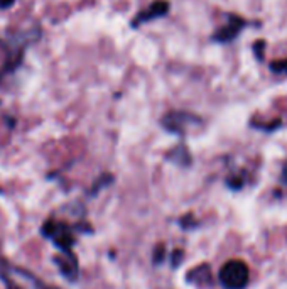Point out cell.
Segmentation results:
<instances>
[{"instance_id": "1", "label": "cell", "mask_w": 287, "mask_h": 289, "mask_svg": "<svg viewBox=\"0 0 287 289\" xmlns=\"http://www.w3.org/2000/svg\"><path fill=\"white\" fill-rule=\"evenodd\" d=\"M249 268L244 260H228L220 269V282L225 289H244L249 284Z\"/></svg>"}, {"instance_id": "3", "label": "cell", "mask_w": 287, "mask_h": 289, "mask_svg": "<svg viewBox=\"0 0 287 289\" xmlns=\"http://www.w3.org/2000/svg\"><path fill=\"white\" fill-rule=\"evenodd\" d=\"M42 232L46 237H52L54 244L59 248H63L66 254H71V246H73V237L69 234V230L66 228L64 225H57V224H47L42 228Z\"/></svg>"}, {"instance_id": "11", "label": "cell", "mask_w": 287, "mask_h": 289, "mask_svg": "<svg viewBox=\"0 0 287 289\" xmlns=\"http://www.w3.org/2000/svg\"><path fill=\"white\" fill-rule=\"evenodd\" d=\"M15 0H0V8H8Z\"/></svg>"}, {"instance_id": "4", "label": "cell", "mask_w": 287, "mask_h": 289, "mask_svg": "<svg viewBox=\"0 0 287 289\" xmlns=\"http://www.w3.org/2000/svg\"><path fill=\"white\" fill-rule=\"evenodd\" d=\"M167 10H169V4H167L166 0H157V2H154L149 8H145V10L140 12V14L134 19V22H132V26L137 28V26L144 24V22H149V20L157 19V17H162V16L167 14Z\"/></svg>"}, {"instance_id": "12", "label": "cell", "mask_w": 287, "mask_h": 289, "mask_svg": "<svg viewBox=\"0 0 287 289\" xmlns=\"http://www.w3.org/2000/svg\"><path fill=\"white\" fill-rule=\"evenodd\" d=\"M284 180L287 181V164H286V168H284Z\"/></svg>"}, {"instance_id": "9", "label": "cell", "mask_w": 287, "mask_h": 289, "mask_svg": "<svg viewBox=\"0 0 287 289\" xmlns=\"http://www.w3.org/2000/svg\"><path fill=\"white\" fill-rule=\"evenodd\" d=\"M162 254H164V247L159 246V247H157V250H156V256H154V262H156V264H161Z\"/></svg>"}, {"instance_id": "2", "label": "cell", "mask_w": 287, "mask_h": 289, "mask_svg": "<svg viewBox=\"0 0 287 289\" xmlns=\"http://www.w3.org/2000/svg\"><path fill=\"white\" fill-rule=\"evenodd\" d=\"M247 20L244 17L237 16V14H228L227 16V24L223 28H220L216 32L211 36L215 42H222V44H228L232 41H235L237 36L245 29Z\"/></svg>"}, {"instance_id": "8", "label": "cell", "mask_w": 287, "mask_h": 289, "mask_svg": "<svg viewBox=\"0 0 287 289\" xmlns=\"http://www.w3.org/2000/svg\"><path fill=\"white\" fill-rule=\"evenodd\" d=\"M264 48H266V41H264V39L254 42V46H252V50H254L255 56H257L259 61H262V58H264Z\"/></svg>"}, {"instance_id": "7", "label": "cell", "mask_w": 287, "mask_h": 289, "mask_svg": "<svg viewBox=\"0 0 287 289\" xmlns=\"http://www.w3.org/2000/svg\"><path fill=\"white\" fill-rule=\"evenodd\" d=\"M269 68H271L272 73L284 74V76H287V58H286V60H276V61H272V63L269 64Z\"/></svg>"}, {"instance_id": "10", "label": "cell", "mask_w": 287, "mask_h": 289, "mask_svg": "<svg viewBox=\"0 0 287 289\" xmlns=\"http://www.w3.org/2000/svg\"><path fill=\"white\" fill-rule=\"evenodd\" d=\"M181 259H183V250H176L174 256H172V260H174V262H172V266H174V268H176V266H179Z\"/></svg>"}, {"instance_id": "6", "label": "cell", "mask_w": 287, "mask_h": 289, "mask_svg": "<svg viewBox=\"0 0 287 289\" xmlns=\"http://www.w3.org/2000/svg\"><path fill=\"white\" fill-rule=\"evenodd\" d=\"M56 262L59 266L61 272H63L68 279H74L78 274V264H76V259H71V262H66L63 260L61 257H56Z\"/></svg>"}, {"instance_id": "5", "label": "cell", "mask_w": 287, "mask_h": 289, "mask_svg": "<svg viewBox=\"0 0 287 289\" xmlns=\"http://www.w3.org/2000/svg\"><path fill=\"white\" fill-rule=\"evenodd\" d=\"M196 117H193V115L189 114H184V112H172L169 114L167 117L162 120V124H164V127L167 130H172V132H183L184 130V126L189 122H196Z\"/></svg>"}]
</instances>
